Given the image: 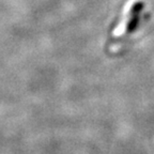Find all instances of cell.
I'll use <instances>...</instances> for the list:
<instances>
[{"instance_id":"obj_1","label":"cell","mask_w":154,"mask_h":154,"mask_svg":"<svg viewBox=\"0 0 154 154\" xmlns=\"http://www.w3.org/2000/svg\"><path fill=\"white\" fill-rule=\"evenodd\" d=\"M143 2L141 1H138V2H135L134 5L132 7L130 11V16H128V24H126V29H125V32L126 33H131L136 29L139 22V15L141 13L142 9H143Z\"/></svg>"}]
</instances>
